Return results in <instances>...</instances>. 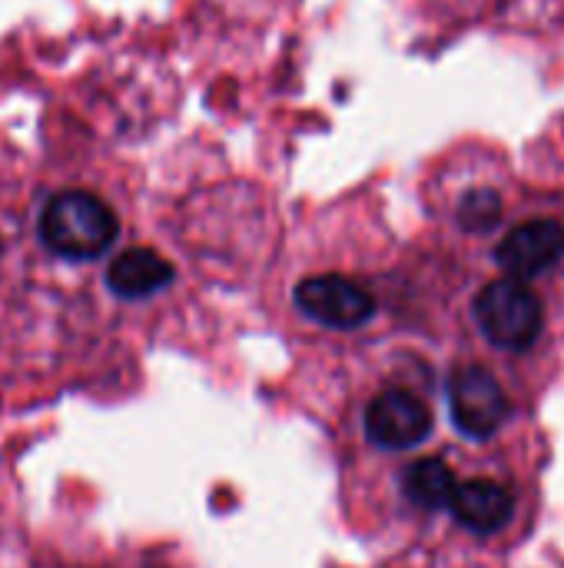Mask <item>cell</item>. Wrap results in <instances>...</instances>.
I'll use <instances>...</instances> for the list:
<instances>
[{"label":"cell","instance_id":"cell-10","mask_svg":"<svg viewBox=\"0 0 564 568\" xmlns=\"http://www.w3.org/2000/svg\"><path fill=\"white\" fill-rule=\"evenodd\" d=\"M459 220L465 230L479 233V230H492L502 220V200L492 190H472L462 206H459Z\"/></svg>","mask_w":564,"mask_h":568},{"label":"cell","instance_id":"cell-5","mask_svg":"<svg viewBox=\"0 0 564 568\" xmlns=\"http://www.w3.org/2000/svg\"><path fill=\"white\" fill-rule=\"evenodd\" d=\"M429 433L432 409L406 389H386L366 409V436L382 449H412L425 443Z\"/></svg>","mask_w":564,"mask_h":568},{"label":"cell","instance_id":"cell-4","mask_svg":"<svg viewBox=\"0 0 564 568\" xmlns=\"http://www.w3.org/2000/svg\"><path fill=\"white\" fill-rule=\"evenodd\" d=\"M296 306L332 329H356L372 320L376 300L346 276H309L296 286Z\"/></svg>","mask_w":564,"mask_h":568},{"label":"cell","instance_id":"cell-1","mask_svg":"<svg viewBox=\"0 0 564 568\" xmlns=\"http://www.w3.org/2000/svg\"><path fill=\"white\" fill-rule=\"evenodd\" d=\"M120 233L116 213L86 190H63L40 213V240L63 260H96Z\"/></svg>","mask_w":564,"mask_h":568},{"label":"cell","instance_id":"cell-3","mask_svg":"<svg viewBox=\"0 0 564 568\" xmlns=\"http://www.w3.org/2000/svg\"><path fill=\"white\" fill-rule=\"evenodd\" d=\"M452 423L469 439H485L509 419V396L502 383L482 366H462L449 379Z\"/></svg>","mask_w":564,"mask_h":568},{"label":"cell","instance_id":"cell-8","mask_svg":"<svg viewBox=\"0 0 564 568\" xmlns=\"http://www.w3.org/2000/svg\"><path fill=\"white\" fill-rule=\"evenodd\" d=\"M170 283H173V263L163 260L150 246L123 250L106 270V286L120 300H146V296L166 290Z\"/></svg>","mask_w":564,"mask_h":568},{"label":"cell","instance_id":"cell-2","mask_svg":"<svg viewBox=\"0 0 564 568\" xmlns=\"http://www.w3.org/2000/svg\"><path fill=\"white\" fill-rule=\"evenodd\" d=\"M475 323L499 349L522 353L535 346L545 326L542 300L522 280H495L475 296Z\"/></svg>","mask_w":564,"mask_h":568},{"label":"cell","instance_id":"cell-9","mask_svg":"<svg viewBox=\"0 0 564 568\" xmlns=\"http://www.w3.org/2000/svg\"><path fill=\"white\" fill-rule=\"evenodd\" d=\"M406 496L416 509H425V513H435V509H445L452 506L455 499V476L452 469L442 463V459H419L406 469Z\"/></svg>","mask_w":564,"mask_h":568},{"label":"cell","instance_id":"cell-6","mask_svg":"<svg viewBox=\"0 0 564 568\" xmlns=\"http://www.w3.org/2000/svg\"><path fill=\"white\" fill-rule=\"evenodd\" d=\"M564 256V226L558 220H529L515 226L495 250V263L512 280H532Z\"/></svg>","mask_w":564,"mask_h":568},{"label":"cell","instance_id":"cell-7","mask_svg":"<svg viewBox=\"0 0 564 568\" xmlns=\"http://www.w3.org/2000/svg\"><path fill=\"white\" fill-rule=\"evenodd\" d=\"M449 509L459 519V526H465L469 532L492 536L509 526V519L515 513V499L495 479H469L455 489V499Z\"/></svg>","mask_w":564,"mask_h":568}]
</instances>
